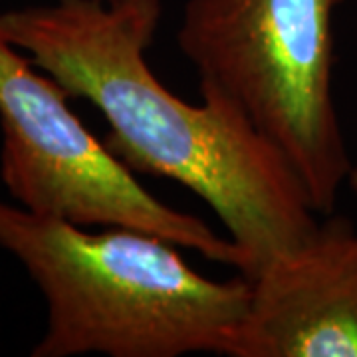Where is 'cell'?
Returning a JSON list of instances; mask_svg holds the SVG:
<instances>
[{
	"mask_svg": "<svg viewBox=\"0 0 357 357\" xmlns=\"http://www.w3.org/2000/svg\"><path fill=\"white\" fill-rule=\"evenodd\" d=\"M161 0H54L0 14L16 48L70 98L105 117V145L133 171L175 181L213 208L255 278L304 243L318 213L280 151L225 96L201 86L189 103L147 62Z\"/></svg>",
	"mask_w": 357,
	"mask_h": 357,
	"instance_id": "6da1fadb",
	"label": "cell"
},
{
	"mask_svg": "<svg viewBox=\"0 0 357 357\" xmlns=\"http://www.w3.org/2000/svg\"><path fill=\"white\" fill-rule=\"evenodd\" d=\"M0 246L46 302L32 357H230L250 280H213L177 244L126 227H79L0 201Z\"/></svg>",
	"mask_w": 357,
	"mask_h": 357,
	"instance_id": "7a4b0ae2",
	"label": "cell"
},
{
	"mask_svg": "<svg viewBox=\"0 0 357 357\" xmlns=\"http://www.w3.org/2000/svg\"><path fill=\"white\" fill-rule=\"evenodd\" d=\"M345 0H187L177 44L201 86L243 112L330 215L351 159L333 98V16Z\"/></svg>",
	"mask_w": 357,
	"mask_h": 357,
	"instance_id": "3957f363",
	"label": "cell"
},
{
	"mask_svg": "<svg viewBox=\"0 0 357 357\" xmlns=\"http://www.w3.org/2000/svg\"><path fill=\"white\" fill-rule=\"evenodd\" d=\"M68 100L70 93L0 28V178L14 203L79 227L151 232L211 262L243 268L229 236L147 191Z\"/></svg>",
	"mask_w": 357,
	"mask_h": 357,
	"instance_id": "277c9868",
	"label": "cell"
},
{
	"mask_svg": "<svg viewBox=\"0 0 357 357\" xmlns=\"http://www.w3.org/2000/svg\"><path fill=\"white\" fill-rule=\"evenodd\" d=\"M250 280L230 357H357V230L318 222Z\"/></svg>",
	"mask_w": 357,
	"mask_h": 357,
	"instance_id": "5b68a950",
	"label": "cell"
},
{
	"mask_svg": "<svg viewBox=\"0 0 357 357\" xmlns=\"http://www.w3.org/2000/svg\"><path fill=\"white\" fill-rule=\"evenodd\" d=\"M347 187H349V191L354 192V197L357 199V167H351V171H349V175H347V183H345Z\"/></svg>",
	"mask_w": 357,
	"mask_h": 357,
	"instance_id": "8992f818",
	"label": "cell"
},
{
	"mask_svg": "<svg viewBox=\"0 0 357 357\" xmlns=\"http://www.w3.org/2000/svg\"><path fill=\"white\" fill-rule=\"evenodd\" d=\"M100 2H107V4H115V2H131V0H100Z\"/></svg>",
	"mask_w": 357,
	"mask_h": 357,
	"instance_id": "52a82bcc",
	"label": "cell"
}]
</instances>
